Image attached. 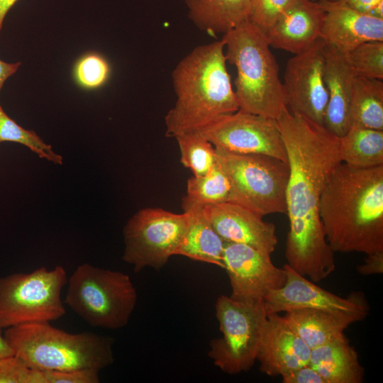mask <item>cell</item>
Masks as SVG:
<instances>
[{
    "mask_svg": "<svg viewBox=\"0 0 383 383\" xmlns=\"http://www.w3.org/2000/svg\"><path fill=\"white\" fill-rule=\"evenodd\" d=\"M276 120L289 170L287 264L316 283L335 270V252L325 235L319 204L331 173L341 162L339 137L289 107Z\"/></svg>",
    "mask_w": 383,
    "mask_h": 383,
    "instance_id": "cell-1",
    "label": "cell"
},
{
    "mask_svg": "<svg viewBox=\"0 0 383 383\" xmlns=\"http://www.w3.org/2000/svg\"><path fill=\"white\" fill-rule=\"evenodd\" d=\"M319 214L334 252L383 250V165L356 168L340 162L323 190Z\"/></svg>",
    "mask_w": 383,
    "mask_h": 383,
    "instance_id": "cell-2",
    "label": "cell"
},
{
    "mask_svg": "<svg viewBox=\"0 0 383 383\" xmlns=\"http://www.w3.org/2000/svg\"><path fill=\"white\" fill-rule=\"evenodd\" d=\"M223 39L199 45L172 72L177 99L165 117L166 136L198 130L239 110L226 66Z\"/></svg>",
    "mask_w": 383,
    "mask_h": 383,
    "instance_id": "cell-3",
    "label": "cell"
},
{
    "mask_svg": "<svg viewBox=\"0 0 383 383\" xmlns=\"http://www.w3.org/2000/svg\"><path fill=\"white\" fill-rule=\"evenodd\" d=\"M226 60L236 69L239 110L277 119L289 107L266 35L248 20L223 34Z\"/></svg>",
    "mask_w": 383,
    "mask_h": 383,
    "instance_id": "cell-4",
    "label": "cell"
},
{
    "mask_svg": "<svg viewBox=\"0 0 383 383\" xmlns=\"http://www.w3.org/2000/svg\"><path fill=\"white\" fill-rule=\"evenodd\" d=\"M4 336L13 354L34 370L100 372L114 361L111 338L92 332L70 333L49 322L9 327Z\"/></svg>",
    "mask_w": 383,
    "mask_h": 383,
    "instance_id": "cell-5",
    "label": "cell"
},
{
    "mask_svg": "<svg viewBox=\"0 0 383 383\" xmlns=\"http://www.w3.org/2000/svg\"><path fill=\"white\" fill-rule=\"evenodd\" d=\"M137 299L129 275L84 263L70 276L65 303L90 326L118 330L128 323Z\"/></svg>",
    "mask_w": 383,
    "mask_h": 383,
    "instance_id": "cell-6",
    "label": "cell"
},
{
    "mask_svg": "<svg viewBox=\"0 0 383 383\" xmlns=\"http://www.w3.org/2000/svg\"><path fill=\"white\" fill-rule=\"evenodd\" d=\"M216 148V160L231 186V201L261 216L286 213L288 163L259 154H238Z\"/></svg>",
    "mask_w": 383,
    "mask_h": 383,
    "instance_id": "cell-7",
    "label": "cell"
},
{
    "mask_svg": "<svg viewBox=\"0 0 383 383\" xmlns=\"http://www.w3.org/2000/svg\"><path fill=\"white\" fill-rule=\"evenodd\" d=\"M66 270L45 267L0 278V328L57 320L65 314L61 299Z\"/></svg>",
    "mask_w": 383,
    "mask_h": 383,
    "instance_id": "cell-8",
    "label": "cell"
},
{
    "mask_svg": "<svg viewBox=\"0 0 383 383\" xmlns=\"http://www.w3.org/2000/svg\"><path fill=\"white\" fill-rule=\"evenodd\" d=\"M216 316L222 335L210 342L208 355L215 366L228 374L251 369L267 314L264 302H243L219 296Z\"/></svg>",
    "mask_w": 383,
    "mask_h": 383,
    "instance_id": "cell-9",
    "label": "cell"
},
{
    "mask_svg": "<svg viewBox=\"0 0 383 383\" xmlns=\"http://www.w3.org/2000/svg\"><path fill=\"white\" fill-rule=\"evenodd\" d=\"M189 222V213L160 208H145L135 213L123 229L124 262L138 273L145 267L162 269L177 255Z\"/></svg>",
    "mask_w": 383,
    "mask_h": 383,
    "instance_id": "cell-10",
    "label": "cell"
},
{
    "mask_svg": "<svg viewBox=\"0 0 383 383\" xmlns=\"http://www.w3.org/2000/svg\"><path fill=\"white\" fill-rule=\"evenodd\" d=\"M216 148L238 154H259L287 163L276 119L238 110L195 130Z\"/></svg>",
    "mask_w": 383,
    "mask_h": 383,
    "instance_id": "cell-11",
    "label": "cell"
},
{
    "mask_svg": "<svg viewBox=\"0 0 383 383\" xmlns=\"http://www.w3.org/2000/svg\"><path fill=\"white\" fill-rule=\"evenodd\" d=\"M271 255L250 245L225 242L223 269L227 272L231 299L249 303L263 301L267 294L284 286V267H277Z\"/></svg>",
    "mask_w": 383,
    "mask_h": 383,
    "instance_id": "cell-12",
    "label": "cell"
},
{
    "mask_svg": "<svg viewBox=\"0 0 383 383\" xmlns=\"http://www.w3.org/2000/svg\"><path fill=\"white\" fill-rule=\"evenodd\" d=\"M325 47L321 38L287 63L284 89L289 108L323 126L328 103L325 83Z\"/></svg>",
    "mask_w": 383,
    "mask_h": 383,
    "instance_id": "cell-13",
    "label": "cell"
},
{
    "mask_svg": "<svg viewBox=\"0 0 383 383\" xmlns=\"http://www.w3.org/2000/svg\"><path fill=\"white\" fill-rule=\"evenodd\" d=\"M283 267L287 276L284 286L270 292L264 299L267 314L315 309L367 316L369 305L362 293L353 292L346 298L340 297L318 287L287 264Z\"/></svg>",
    "mask_w": 383,
    "mask_h": 383,
    "instance_id": "cell-14",
    "label": "cell"
},
{
    "mask_svg": "<svg viewBox=\"0 0 383 383\" xmlns=\"http://www.w3.org/2000/svg\"><path fill=\"white\" fill-rule=\"evenodd\" d=\"M204 211L224 242L245 244L270 255L274 251L275 226L259 214L232 202L208 205Z\"/></svg>",
    "mask_w": 383,
    "mask_h": 383,
    "instance_id": "cell-15",
    "label": "cell"
},
{
    "mask_svg": "<svg viewBox=\"0 0 383 383\" xmlns=\"http://www.w3.org/2000/svg\"><path fill=\"white\" fill-rule=\"evenodd\" d=\"M311 349L278 313L267 314L256 360L261 372L270 376L283 374L309 364Z\"/></svg>",
    "mask_w": 383,
    "mask_h": 383,
    "instance_id": "cell-16",
    "label": "cell"
},
{
    "mask_svg": "<svg viewBox=\"0 0 383 383\" xmlns=\"http://www.w3.org/2000/svg\"><path fill=\"white\" fill-rule=\"evenodd\" d=\"M324 10L321 38L348 52L368 41H383V18L360 12L338 0H319Z\"/></svg>",
    "mask_w": 383,
    "mask_h": 383,
    "instance_id": "cell-17",
    "label": "cell"
},
{
    "mask_svg": "<svg viewBox=\"0 0 383 383\" xmlns=\"http://www.w3.org/2000/svg\"><path fill=\"white\" fill-rule=\"evenodd\" d=\"M323 18L318 1L296 0L265 34L271 48L297 54L321 39Z\"/></svg>",
    "mask_w": 383,
    "mask_h": 383,
    "instance_id": "cell-18",
    "label": "cell"
},
{
    "mask_svg": "<svg viewBox=\"0 0 383 383\" xmlns=\"http://www.w3.org/2000/svg\"><path fill=\"white\" fill-rule=\"evenodd\" d=\"M356 74L345 52L326 44L325 83L328 103L323 126L338 137L350 128V105Z\"/></svg>",
    "mask_w": 383,
    "mask_h": 383,
    "instance_id": "cell-19",
    "label": "cell"
},
{
    "mask_svg": "<svg viewBox=\"0 0 383 383\" xmlns=\"http://www.w3.org/2000/svg\"><path fill=\"white\" fill-rule=\"evenodd\" d=\"M282 318L311 350L342 337L349 326L366 317L357 313L299 309L286 311Z\"/></svg>",
    "mask_w": 383,
    "mask_h": 383,
    "instance_id": "cell-20",
    "label": "cell"
},
{
    "mask_svg": "<svg viewBox=\"0 0 383 383\" xmlns=\"http://www.w3.org/2000/svg\"><path fill=\"white\" fill-rule=\"evenodd\" d=\"M326 383H360L364 368L358 354L344 335L311 350L309 364Z\"/></svg>",
    "mask_w": 383,
    "mask_h": 383,
    "instance_id": "cell-21",
    "label": "cell"
},
{
    "mask_svg": "<svg viewBox=\"0 0 383 383\" xmlns=\"http://www.w3.org/2000/svg\"><path fill=\"white\" fill-rule=\"evenodd\" d=\"M252 0H184L188 16L200 30L226 33L248 18Z\"/></svg>",
    "mask_w": 383,
    "mask_h": 383,
    "instance_id": "cell-22",
    "label": "cell"
},
{
    "mask_svg": "<svg viewBox=\"0 0 383 383\" xmlns=\"http://www.w3.org/2000/svg\"><path fill=\"white\" fill-rule=\"evenodd\" d=\"M183 211L189 213V222L177 255L223 268L225 242L212 227L204 207H191Z\"/></svg>",
    "mask_w": 383,
    "mask_h": 383,
    "instance_id": "cell-23",
    "label": "cell"
},
{
    "mask_svg": "<svg viewBox=\"0 0 383 383\" xmlns=\"http://www.w3.org/2000/svg\"><path fill=\"white\" fill-rule=\"evenodd\" d=\"M341 162L356 167L383 165V131L350 126L339 138Z\"/></svg>",
    "mask_w": 383,
    "mask_h": 383,
    "instance_id": "cell-24",
    "label": "cell"
},
{
    "mask_svg": "<svg viewBox=\"0 0 383 383\" xmlns=\"http://www.w3.org/2000/svg\"><path fill=\"white\" fill-rule=\"evenodd\" d=\"M350 127L383 131V82L356 76L350 105Z\"/></svg>",
    "mask_w": 383,
    "mask_h": 383,
    "instance_id": "cell-25",
    "label": "cell"
},
{
    "mask_svg": "<svg viewBox=\"0 0 383 383\" xmlns=\"http://www.w3.org/2000/svg\"><path fill=\"white\" fill-rule=\"evenodd\" d=\"M231 186L218 161L204 175L192 176L187 181V193L182 199L183 210L191 207L230 202Z\"/></svg>",
    "mask_w": 383,
    "mask_h": 383,
    "instance_id": "cell-26",
    "label": "cell"
},
{
    "mask_svg": "<svg viewBox=\"0 0 383 383\" xmlns=\"http://www.w3.org/2000/svg\"><path fill=\"white\" fill-rule=\"evenodd\" d=\"M174 138L179 145L181 162L192 172L193 176L204 175L216 165L215 147L197 131L185 132Z\"/></svg>",
    "mask_w": 383,
    "mask_h": 383,
    "instance_id": "cell-27",
    "label": "cell"
},
{
    "mask_svg": "<svg viewBox=\"0 0 383 383\" xmlns=\"http://www.w3.org/2000/svg\"><path fill=\"white\" fill-rule=\"evenodd\" d=\"M9 141L22 144L40 158L55 164L62 163V157L52 150L34 131L26 130L8 116L0 105V143Z\"/></svg>",
    "mask_w": 383,
    "mask_h": 383,
    "instance_id": "cell-28",
    "label": "cell"
},
{
    "mask_svg": "<svg viewBox=\"0 0 383 383\" xmlns=\"http://www.w3.org/2000/svg\"><path fill=\"white\" fill-rule=\"evenodd\" d=\"M356 76L383 79V41L363 43L345 53Z\"/></svg>",
    "mask_w": 383,
    "mask_h": 383,
    "instance_id": "cell-29",
    "label": "cell"
},
{
    "mask_svg": "<svg viewBox=\"0 0 383 383\" xmlns=\"http://www.w3.org/2000/svg\"><path fill=\"white\" fill-rule=\"evenodd\" d=\"M108 61L100 54L87 53L80 57L73 68V77L78 86L87 90L102 87L110 77Z\"/></svg>",
    "mask_w": 383,
    "mask_h": 383,
    "instance_id": "cell-30",
    "label": "cell"
},
{
    "mask_svg": "<svg viewBox=\"0 0 383 383\" xmlns=\"http://www.w3.org/2000/svg\"><path fill=\"white\" fill-rule=\"evenodd\" d=\"M296 0H252L248 20L266 33Z\"/></svg>",
    "mask_w": 383,
    "mask_h": 383,
    "instance_id": "cell-31",
    "label": "cell"
},
{
    "mask_svg": "<svg viewBox=\"0 0 383 383\" xmlns=\"http://www.w3.org/2000/svg\"><path fill=\"white\" fill-rule=\"evenodd\" d=\"M0 383H44L41 370L29 367L15 355L0 357Z\"/></svg>",
    "mask_w": 383,
    "mask_h": 383,
    "instance_id": "cell-32",
    "label": "cell"
},
{
    "mask_svg": "<svg viewBox=\"0 0 383 383\" xmlns=\"http://www.w3.org/2000/svg\"><path fill=\"white\" fill-rule=\"evenodd\" d=\"M42 371V370H41ZM44 383H98L99 372L94 370L42 371Z\"/></svg>",
    "mask_w": 383,
    "mask_h": 383,
    "instance_id": "cell-33",
    "label": "cell"
},
{
    "mask_svg": "<svg viewBox=\"0 0 383 383\" xmlns=\"http://www.w3.org/2000/svg\"><path fill=\"white\" fill-rule=\"evenodd\" d=\"M284 383H326L309 365L299 367L281 375Z\"/></svg>",
    "mask_w": 383,
    "mask_h": 383,
    "instance_id": "cell-34",
    "label": "cell"
},
{
    "mask_svg": "<svg viewBox=\"0 0 383 383\" xmlns=\"http://www.w3.org/2000/svg\"><path fill=\"white\" fill-rule=\"evenodd\" d=\"M360 12L383 18V0H338Z\"/></svg>",
    "mask_w": 383,
    "mask_h": 383,
    "instance_id": "cell-35",
    "label": "cell"
},
{
    "mask_svg": "<svg viewBox=\"0 0 383 383\" xmlns=\"http://www.w3.org/2000/svg\"><path fill=\"white\" fill-rule=\"evenodd\" d=\"M357 271L362 275L383 273V250L366 255L364 263L358 265Z\"/></svg>",
    "mask_w": 383,
    "mask_h": 383,
    "instance_id": "cell-36",
    "label": "cell"
},
{
    "mask_svg": "<svg viewBox=\"0 0 383 383\" xmlns=\"http://www.w3.org/2000/svg\"><path fill=\"white\" fill-rule=\"evenodd\" d=\"M21 65V62L7 63L0 60V90L5 81L13 74Z\"/></svg>",
    "mask_w": 383,
    "mask_h": 383,
    "instance_id": "cell-37",
    "label": "cell"
},
{
    "mask_svg": "<svg viewBox=\"0 0 383 383\" xmlns=\"http://www.w3.org/2000/svg\"><path fill=\"white\" fill-rule=\"evenodd\" d=\"M17 1L18 0H0V32L7 13Z\"/></svg>",
    "mask_w": 383,
    "mask_h": 383,
    "instance_id": "cell-38",
    "label": "cell"
},
{
    "mask_svg": "<svg viewBox=\"0 0 383 383\" xmlns=\"http://www.w3.org/2000/svg\"><path fill=\"white\" fill-rule=\"evenodd\" d=\"M13 355V352L7 343L0 328V357Z\"/></svg>",
    "mask_w": 383,
    "mask_h": 383,
    "instance_id": "cell-39",
    "label": "cell"
},
{
    "mask_svg": "<svg viewBox=\"0 0 383 383\" xmlns=\"http://www.w3.org/2000/svg\"><path fill=\"white\" fill-rule=\"evenodd\" d=\"M312 1H319V0H312Z\"/></svg>",
    "mask_w": 383,
    "mask_h": 383,
    "instance_id": "cell-40",
    "label": "cell"
}]
</instances>
